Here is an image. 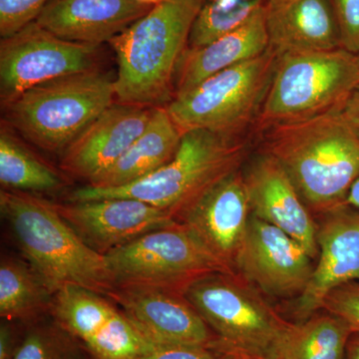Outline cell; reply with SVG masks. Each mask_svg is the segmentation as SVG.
<instances>
[{"instance_id": "6da1fadb", "label": "cell", "mask_w": 359, "mask_h": 359, "mask_svg": "<svg viewBox=\"0 0 359 359\" xmlns=\"http://www.w3.org/2000/svg\"><path fill=\"white\" fill-rule=\"evenodd\" d=\"M264 152L289 175L311 214L346 205L359 178V125L342 107L266 127Z\"/></svg>"}, {"instance_id": "7a4b0ae2", "label": "cell", "mask_w": 359, "mask_h": 359, "mask_svg": "<svg viewBox=\"0 0 359 359\" xmlns=\"http://www.w3.org/2000/svg\"><path fill=\"white\" fill-rule=\"evenodd\" d=\"M204 0H161L109 42L117 58L118 102L165 107L174 97L180 58Z\"/></svg>"}, {"instance_id": "3957f363", "label": "cell", "mask_w": 359, "mask_h": 359, "mask_svg": "<svg viewBox=\"0 0 359 359\" xmlns=\"http://www.w3.org/2000/svg\"><path fill=\"white\" fill-rule=\"evenodd\" d=\"M0 211L30 266L52 294L66 285L105 297L114 289L105 256L85 244L56 204L28 192L2 190Z\"/></svg>"}, {"instance_id": "277c9868", "label": "cell", "mask_w": 359, "mask_h": 359, "mask_svg": "<svg viewBox=\"0 0 359 359\" xmlns=\"http://www.w3.org/2000/svg\"><path fill=\"white\" fill-rule=\"evenodd\" d=\"M248 153L249 144L243 139L191 130L183 134L173 159L154 173L119 188L85 185L73 191L69 202L133 198L169 212L177 221L208 188L242 169Z\"/></svg>"}, {"instance_id": "5b68a950", "label": "cell", "mask_w": 359, "mask_h": 359, "mask_svg": "<svg viewBox=\"0 0 359 359\" xmlns=\"http://www.w3.org/2000/svg\"><path fill=\"white\" fill-rule=\"evenodd\" d=\"M216 337L212 351L240 359H280L294 323L237 273H216L183 292Z\"/></svg>"}, {"instance_id": "8992f818", "label": "cell", "mask_w": 359, "mask_h": 359, "mask_svg": "<svg viewBox=\"0 0 359 359\" xmlns=\"http://www.w3.org/2000/svg\"><path fill=\"white\" fill-rule=\"evenodd\" d=\"M115 98V77L95 68L23 92L4 105L6 124L42 150L62 154Z\"/></svg>"}, {"instance_id": "52a82bcc", "label": "cell", "mask_w": 359, "mask_h": 359, "mask_svg": "<svg viewBox=\"0 0 359 359\" xmlns=\"http://www.w3.org/2000/svg\"><path fill=\"white\" fill-rule=\"evenodd\" d=\"M358 86V54L346 49L278 56L259 121L268 127L323 114L344 106Z\"/></svg>"}, {"instance_id": "ba28073f", "label": "cell", "mask_w": 359, "mask_h": 359, "mask_svg": "<svg viewBox=\"0 0 359 359\" xmlns=\"http://www.w3.org/2000/svg\"><path fill=\"white\" fill-rule=\"evenodd\" d=\"M278 55L268 50L212 75L172 99L166 109L182 133L205 130L240 138L259 116Z\"/></svg>"}, {"instance_id": "9c48e42d", "label": "cell", "mask_w": 359, "mask_h": 359, "mask_svg": "<svg viewBox=\"0 0 359 359\" xmlns=\"http://www.w3.org/2000/svg\"><path fill=\"white\" fill-rule=\"evenodd\" d=\"M113 285H146L182 292L216 273H233L179 222L105 255Z\"/></svg>"}, {"instance_id": "30bf717a", "label": "cell", "mask_w": 359, "mask_h": 359, "mask_svg": "<svg viewBox=\"0 0 359 359\" xmlns=\"http://www.w3.org/2000/svg\"><path fill=\"white\" fill-rule=\"evenodd\" d=\"M98 45L60 39L36 21L0 42L2 106L37 85L97 68Z\"/></svg>"}, {"instance_id": "8fae6325", "label": "cell", "mask_w": 359, "mask_h": 359, "mask_svg": "<svg viewBox=\"0 0 359 359\" xmlns=\"http://www.w3.org/2000/svg\"><path fill=\"white\" fill-rule=\"evenodd\" d=\"M50 311L54 323L91 359H134L159 346L146 339L105 295L78 285L57 290Z\"/></svg>"}, {"instance_id": "7c38bea8", "label": "cell", "mask_w": 359, "mask_h": 359, "mask_svg": "<svg viewBox=\"0 0 359 359\" xmlns=\"http://www.w3.org/2000/svg\"><path fill=\"white\" fill-rule=\"evenodd\" d=\"M313 261L294 238L250 215L235 271L269 297H299L313 276Z\"/></svg>"}, {"instance_id": "4fadbf2b", "label": "cell", "mask_w": 359, "mask_h": 359, "mask_svg": "<svg viewBox=\"0 0 359 359\" xmlns=\"http://www.w3.org/2000/svg\"><path fill=\"white\" fill-rule=\"evenodd\" d=\"M144 337L156 346L212 349L216 337L182 292L146 287H115L107 295Z\"/></svg>"}, {"instance_id": "5bb4252c", "label": "cell", "mask_w": 359, "mask_h": 359, "mask_svg": "<svg viewBox=\"0 0 359 359\" xmlns=\"http://www.w3.org/2000/svg\"><path fill=\"white\" fill-rule=\"evenodd\" d=\"M242 169L208 188L180 214L184 224L205 249L230 271L242 247L250 218Z\"/></svg>"}, {"instance_id": "9a60e30c", "label": "cell", "mask_w": 359, "mask_h": 359, "mask_svg": "<svg viewBox=\"0 0 359 359\" xmlns=\"http://www.w3.org/2000/svg\"><path fill=\"white\" fill-rule=\"evenodd\" d=\"M56 208L85 244L103 256L178 223L169 212L133 198L68 202Z\"/></svg>"}, {"instance_id": "2e32d148", "label": "cell", "mask_w": 359, "mask_h": 359, "mask_svg": "<svg viewBox=\"0 0 359 359\" xmlns=\"http://www.w3.org/2000/svg\"><path fill=\"white\" fill-rule=\"evenodd\" d=\"M318 245L313 276L295 302L299 323L320 311L332 290L359 280V212L344 205L323 215L318 226Z\"/></svg>"}, {"instance_id": "e0dca14e", "label": "cell", "mask_w": 359, "mask_h": 359, "mask_svg": "<svg viewBox=\"0 0 359 359\" xmlns=\"http://www.w3.org/2000/svg\"><path fill=\"white\" fill-rule=\"evenodd\" d=\"M242 171L252 215L294 238L316 259L318 224L280 163L263 152Z\"/></svg>"}, {"instance_id": "ac0fdd59", "label": "cell", "mask_w": 359, "mask_h": 359, "mask_svg": "<svg viewBox=\"0 0 359 359\" xmlns=\"http://www.w3.org/2000/svg\"><path fill=\"white\" fill-rule=\"evenodd\" d=\"M153 108L114 103L61 154L65 173L87 184L114 165L145 130Z\"/></svg>"}, {"instance_id": "d6986e66", "label": "cell", "mask_w": 359, "mask_h": 359, "mask_svg": "<svg viewBox=\"0 0 359 359\" xmlns=\"http://www.w3.org/2000/svg\"><path fill=\"white\" fill-rule=\"evenodd\" d=\"M152 7L137 0H52L35 21L60 39L101 46Z\"/></svg>"}, {"instance_id": "ffe728a7", "label": "cell", "mask_w": 359, "mask_h": 359, "mask_svg": "<svg viewBox=\"0 0 359 359\" xmlns=\"http://www.w3.org/2000/svg\"><path fill=\"white\" fill-rule=\"evenodd\" d=\"M266 27L278 56L342 48L332 0H269Z\"/></svg>"}, {"instance_id": "44dd1931", "label": "cell", "mask_w": 359, "mask_h": 359, "mask_svg": "<svg viewBox=\"0 0 359 359\" xmlns=\"http://www.w3.org/2000/svg\"><path fill=\"white\" fill-rule=\"evenodd\" d=\"M268 48L264 6L237 29L211 43L196 48L188 47L177 66L174 97L193 89L221 71L262 55Z\"/></svg>"}, {"instance_id": "7402d4cb", "label": "cell", "mask_w": 359, "mask_h": 359, "mask_svg": "<svg viewBox=\"0 0 359 359\" xmlns=\"http://www.w3.org/2000/svg\"><path fill=\"white\" fill-rule=\"evenodd\" d=\"M182 137L183 133L175 124L166 107L153 108L145 130L125 154L86 185L119 188L145 178L173 159Z\"/></svg>"}, {"instance_id": "603a6c76", "label": "cell", "mask_w": 359, "mask_h": 359, "mask_svg": "<svg viewBox=\"0 0 359 359\" xmlns=\"http://www.w3.org/2000/svg\"><path fill=\"white\" fill-rule=\"evenodd\" d=\"M53 294L29 264L4 257L0 263V316L29 321L50 311Z\"/></svg>"}, {"instance_id": "cb8c5ba5", "label": "cell", "mask_w": 359, "mask_h": 359, "mask_svg": "<svg viewBox=\"0 0 359 359\" xmlns=\"http://www.w3.org/2000/svg\"><path fill=\"white\" fill-rule=\"evenodd\" d=\"M353 334L346 321L334 314L314 313L294 323L280 359H346Z\"/></svg>"}, {"instance_id": "d4e9b609", "label": "cell", "mask_w": 359, "mask_h": 359, "mask_svg": "<svg viewBox=\"0 0 359 359\" xmlns=\"http://www.w3.org/2000/svg\"><path fill=\"white\" fill-rule=\"evenodd\" d=\"M0 183L6 190L29 193L56 190L63 182L55 170L28 151L6 124L0 131Z\"/></svg>"}, {"instance_id": "484cf974", "label": "cell", "mask_w": 359, "mask_h": 359, "mask_svg": "<svg viewBox=\"0 0 359 359\" xmlns=\"http://www.w3.org/2000/svg\"><path fill=\"white\" fill-rule=\"evenodd\" d=\"M269 0H204L197 20L194 23L189 48L204 46L226 33L237 29ZM187 47V48H188Z\"/></svg>"}, {"instance_id": "4316f807", "label": "cell", "mask_w": 359, "mask_h": 359, "mask_svg": "<svg viewBox=\"0 0 359 359\" xmlns=\"http://www.w3.org/2000/svg\"><path fill=\"white\" fill-rule=\"evenodd\" d=\"M75 340L54 325H37L26 332L13 359H69Z\"/></svg>"}, {"instance_id": "83f0119b", "label": "cell", "mask_w": 359, "mask_h": 359, "mask_svg": "<svg viewBox=\"0 0 359 359\" xmlns=\"http://www.w3.org/2000/svg\"><path fill=\"white\" fill-rule=\"evenodd\" d=\"M52 0H0V35L9 36L36 20Z\"/></svg>"}, {"instance_id": "f1b7e54d", "label": "cell", "mask_w": 359, "mask_h": 359, "mask_svg": "<svg viewBox=\"0 0 359 359\" xmlns=\"http://www.w3.org/2000/svg\"><path fill=\"white\" fill-rule=\"evenodd\" d=\"M321 309L341 318L353 332L359 334V283H346L332 290Z\"/></svg>"}, {"instance_id": "f546056e", "label": "cell", "mask_w": 359, "mask_h": 359, "mask_svg": "<svg viewBox=\"0 0 359 359\" xmlns=\"http://www.w3.org/2000/svg\"><path fill=\"white\" fill-rule=\"evenodd\" d=\"M339 22L342 48L359 53V0H332Z\"/></svg>"}, {"instance_id": "4dcf8cb0", "label": "cell", "mask_w": 359, "mask_h": 359, "mask_svg": "<svg viewBox=\"0 0 359 359\" xmlns=\"http://www.w3.org/2000/svg\"><path fill=\"white\" fill-rule=\"evenodd\" d=\"M134 359H223L208 347L159 346Z\"/></svg>"}, {"instance_id": "1f68e13d", "label": "cell", "mask_w": 359, "mask_h": 359, "mask_svg": "<svg viewBox=\"0 0 359 359\" xmlns=\"http://www.w3.org/2000/svg\"><path fill=\"white\" fill-rule=\"evenodd\" d=\"M20 342L13 321L2 320L0 325V359H13Z\"/></svg>"}, {"instance_id": "d6a6232c", "label": "cell", "mask_w": 359, "mask_h": 359, "mask_svg": "<svg viewBox=\"0 0 359 359\" xmlns=\"http://www.w3.org/2000/svg\"><path fill=\"white\" fill-rule=\"evenodd\" d=\"M344 110L359 125V86L354 90L344 106Z\"/></svg>"}, {"instance_id": "836d02e7", "label": "cell", "mask_w": 359, "mask_h": 359, "mask_svg": "<svg viewBox=\"0 0 359 359\" xmlns=\"http://www.w3.org/2000/svg\"><path fill=\"white\" fill-rule=\"evenodd\" d=\"M346 204L351 205L354 209H359V178L354 182L353 187L349 190Z\"/></svg>"}, {"instance_id": "e575fe53", "label": "cell", "mask_w": 359, "mask_h": 359, "mask_svg": "<svg viewBox=\"0 0 359 359\" xmlns=\"http://www.w3.org/2000/svg\"><path fill=\"white\" fill-rule=\"evenodd\" d=\"M346 359H359V334L358 337H355L351 340L349 339Z\"/></svg>"}, {"instance_id": "d590c367", "label": "cell", "mask_w": 359, "mask_h": 359, "mask_svg": "<svg viewBox=\"0 0 359 359\" xmlns=\"http://www.w3.org/2000/svg\"><path fill=\"white\" fill-rule=\"evenodd\" d=\"M69 359H91L86 351L82 348L77 342H75L74 347L71 351Z\"/></svg>"}, {"instance_id": "8d00e7d4", "label": "cell", "mask_w": 359, "mask_h": 359, "mask_svg": "<svg viewBox=\"0 0 359 359\" xmlns=\"http://www.w3.org/2000/svg\"><path fill=\"white\" fill-rule=\"evenodd\" d=\"M137 1L140 2L142 4H145V6H154L156 4H159L161 0H137Z\"/></svg>"}, {"instance_id": "74e56055", "label": "cell", "mask_w": 359, "mask_h": 359, "mask_svg": "<svg viewBox=\"0 0 359 359\" xmlns=\"http://www.w3.org/2000/svg\"><path fill=\"white\" fill-rule=\"evenodd\" d=\"M219 355H221V354H219ZM221 356H222V358H223V359H240V358H230V356H224V355H221Z\"/></svg>"}, {"instance_id": "f35d334b", "label": "cell", "mask_w": 359, "mask_h": 359, "mask_svg": "<svg viewBox=\"0 0 359 359\" xmlns=\"http://www.w3.org/2000/svg\"><path fill=\"white\" fill-rule=\"evenodd\" d=\"M358 60H359V53L358 54Z\"/></svg>"}]
</instances>
